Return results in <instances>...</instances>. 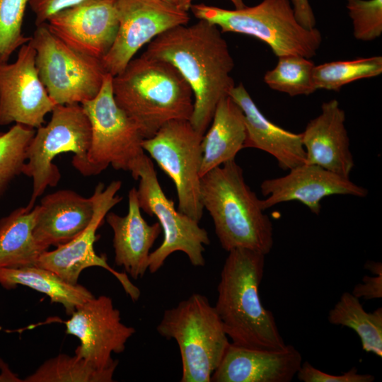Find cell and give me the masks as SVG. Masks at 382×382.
<instances>
[{
	"label": "cell",
	"mask_w": 382,
	"mask_h": 382,
	"mask_svg": "<svg viewBox=\"0 0 382 382\" xmlns=\"http://www.w3.org/2000/svg\"><path fill=\"white\" fill-rule=\"evenodd\" d=\"M45 23L72 49L101 59L117 35V0H84L54 13Z\"/></svg>",
	"instance_id": "cell-16"
},
{
	"label": "cell",
	"mask_w": 382,
	"mask_h": 382,
	"mask_svg": "<svg viewBox=\"0 0 382 382\" xmlns=\"http://www.w3.org/2000/svg\"><path fill=\"white\" fill-rule=\"evenodd\" d=\"M35 129L15 124L0 134V197L11 182L23 173L27 151Z\"/></svg>",
	"instance_id": "cell-30"
},
{
	"label": "cell",
	"mask_w": 382,
	"mask_h": 382,
	"mask_svg": "<svg viewBox=\"0 0 382 382\" xmlns=\"http://www.w3.org/2000/svg\"><path fill=\"white\" fill-rule=\"evenodd\" d=\"M0 382H23L18 374H15L9 368V366L0 358Z\"/></svg>",
	"instance_id": "cell-37"
},
{
	"label": "cell",
	"mask_w": 382,
	"mask_h": 382,
	"mask_svg": "<svg viewBox=\"0 0 382 382\" xmlns=\"http://www.w3.org/2000/svg\"><path fill=\"white\" fill-rule=\"evenodd\" d=\"M210 124L201 142L200 177L227 161L235 160L236 154L244 149L246 137L243 111L229 96L219 101Z\"/></svg>",
	"instance_id": "cell-23"
},
{
	"label": "cell",
	"mask_w": 382,
	"mask_h": 382,
	"mask_svg": "<svg viewBox=\"0 0 382 382\" xmlns=\"http://www.w3.org/2000/svg\"><path fill=\"white\" fill-rule=\"evenodd\" d=\"M130 173L139 180L137 195L140 209L156 216L163 232V242L150 253L149 271L156 272L177 251L185 253L194 267L204 266V246L210 243L208 233L198 221L175 208L161 187L151 158L145 154Z\"/></svg>",
	"instance_id": "cell-10"
},
{
	"label": "cell",
	"mask_w": 382,
	"mask_h": 382,
	"mask_svg": "<svg viewBox=\"0 0 382 382\" xmlns=\"http://www.w3.org/2000/svg\"><path fill=\"white\" fill-rule=\"evenodd\" d=\"M113 375L96 369L75 354H59L43 362L23 382H111Z\"/></svg>",
	"instance_id": "cell-27"
},
{
	"label": "cell",
	"mask_w": 382,
	"mask_h": 382,
	"mask_svg": "<svg viewBox=\"0 0 382 382\" xmlns=\"http://www.w3.org/2000/svg\"><path fill=\"white\" fill-rule=\"evenodd\" d=\"M193 1L194 0H180L179 6L182 9L188 11L191 4H192V3ZM229 1L233 4L235 8H241L245 6L244 4V0H229Z\"/></svg>",
	"instance_id": "cell-38"
},
{
	"label": "cell",
	"mask_w": 382,
	"mask_h": 382,
	"mask_svg": "<svg viewBox=\"0 0 382 382\" xmlns=\"http://www.w3.org/2000/svg\"><path fill=\"white\" fill-rule=\"evenodd\" d=\"M117 35L100 59L106 73L112 76L122 72L144 45L190 20L187 11L163 0H117Z\"/></svg>",
	"instance_id": "cell-13"
},
{
	"label": "cell",
	"mask_w": 382,
	"mask_h": 382,
	"mask_svg": "<svg viewBox=\"0 0 382 382\" xmlns=\"http://www.w3.org/2000/svg\"><path fill=\"white\" fill-rule=\"evenodd\" d=\"M143 54L170 63L187 82L194 96L189 121L204 135L217 103L235 86L234 62L219 28L203 19L178 25L151 40Z\"/></svg>",
	"instance_id": "cell-1"
},
{
	"label": "cell",
	"mask_w": 382,
	"mask_h": 382,
	"mask_svg": "<svg viewBox=\"0 0 382 382\" xmlns=\"http://www.w3.org/2000/svg\"><path fill=\"white\" fill-rule=\"evenodd\" d=\"M117 105L138 126L144 139L166 122L189 120L194 106L192 91L170 63L142 54L112 76Z\"/></svg>",
	"instance_id": "cell-3"
},
{
	"label": "cell",
	"mask_w": 382,
	"mask_h": 382,
	"mask_svg": "<svg viewBox=\"0 0 382 382\" xmlns=\"http://www.w3.org/2000/svg\"><path fill=\"white\" fill-rule=\"evenodd\" d=\"M381 73L382 57L374 56L315 65L313 80L316 90L339 91L345 85L357 80L376 77Z\"/></svg>",
	"instance_id": "cell-28"
},
{
	"label": "cell",
	"mask_w": 382,
	"mask_h": 382,
	"mask_svg": "<svg viewBox=\"0 0 382 382\" xmlns=\"http://www.w3.org/2000/svg\"><path fill=\"white\" fill-rule=\"evenodd\" d=\"M30 43L39 77L56 105L81 104L98 93L107 74L100 59L72 49L45 23L36 26Z\"/></svg>",
	"instance_id": "cell-8"
},
{
	"label": "cell",
	"mask_w": 382,
	"mask_h": 382,
	"mask_svg": "<svg viewBox=\"0 0 382 382\" xmlns=\"http://www.w3.org/2000/svg\"><path fill=\"white\" fill-rule=\"evenodd\" d=\"M228 96L241 108L244 115L246 131L244 148L257 149L270 154L284 170L306 163L301 134L287 131L270 121L242 83L235 85Z\"/></svg>",
	"instance_id": "cell-22"
},
{
	"label": "cell",
	"mask_w": 382,
	"mask_h": 382,
	"mask_svg": "<svg viewBox=\"0 0 382 382\" xmlns=\"http://www.w3.org/2000/svg\"><path fill=\"white\" fill-rule=\"evenodd\" d=\"M301 364V354L291 345L279 349H260L230 342L211 381L290 382Z\"/></svg>",
	"instance_id": "cell-18"
},
{
	"label": "cell",
	"mask_w": 382,
	"mask_h": 382,
	"mask_svg": "<svg viewBox=\"0 0 382 382\" xmlns=\"http://www.w3.org/2000/svg\"><path fill=\"white\" fill-rule=\"evenodd\" d=\"M295 16L301 25L312 29L316 25V18L308 0H290Z\"/></svg>",
	"instance_id": "cell-36"
},
{
	"label": "cell",
	"mask_w": 382,
	"mask_h": 382,
	"mask_svg": "<svg viewBox=\"0 0 382 382\" xmlns=\"http://www.w3.org/2000/svg\"><path fill=\"white\" fill-rule=\"evenodd\" d=\"M163 1H166L167 2L171 3L173 4H176L178 6H179V4L180 2V0H163Z\"/></svg>",
	"instance_id": "cell-39"
},
{
	"label": "cell",
	"mask_w": 382,
	"mask_h": 382,
	"mask_svg": "<svg viewBox=\"0 0 382 382\" xmlns=\"http://www.w3.org/2000/svg\"><path fill=\"white\" fill-rule=\"evenodd\" d=\"M202 137L189 120H174L142 141L144 151L173 182L178 195V210L198 222L204 210L199 175Z\"/></svg>",
	"instance_id": "cell-11"
},
{
	"label": "cell",
	"mask_w": 382,
	"mask_h": 382,
	"mask_svg": "<svg viewBox=\"0 0 382 382\" xmlns=\"http://www.w3.org/2000/svg\"><path fill=\"white\" fill-rule=\"evenodd\" d=\"M29 1L0 0V64L8 62L14 51L30 40L22 30Z\"/></svg>",
	"instance_id": "cell-31"
},
{
	"label": "cell",
	"mask_w": 382,
	"mask_h": 382,
	"mask_svg": "<svg viewBox=\"0 0 382 382\" xmlns=\"http://www.w3.org/2000/svg\"><path fill=\"white\" fill-rule=\"evenodd\" d=\"M0 285L7 290L22 285L39 291L47 296L52 303L62 305L69 316L94 297L85 286L68 283L56 273L37 265L0 268Z\"/></svg>",
	"instance_id": "cell-24"
},
{
	"label": "cell",
	"mask_w": 382,
	"mask_h": 382,
	"mask_svg": "<svg viewBox=\"0 0 382 382\" xmlns=\"http://www.w3.org/2000/svg\"><path fill=\"white\" fill-rule=\"evenodd\" d=\"M121 186L120 180H113L106 187L99 183L91 195L94 212L89 224L67 243L42 253L35 265L51 270L72 284H78L79 276L85 269L91 267L104 268L117 279L127 294L136 301L140 296L139 288L132 283L125 272L112 268L105 255H98L94 250L98 228L110 210L122 199L117 195Z\"/></svg>",
	"instance_id": "cell-12"
},
{
	"label": "cell",
	"mask_w": 382,
	"mask_h": 382,
	"mask_svg": "<svg viewBox=\"0 0 382 382\" xmlns=\"http://www.w3.org/2000/svg\"><path fill=\"white\" fill-rule=\"evenodd\" d=\"M105 219L113 232L115 263L133 279L141 278L149 267L150 250L162 231L160 224H149L143 218L136 187L128 193L127 214L109 212Z\"/></svg>",
	"instance_id": "cell-21"
},
{
	"label": "cell",
	"mask_w": 382,
	"mask_h": 382,
	"mask_svg": "<svg viewBox=\"0 0 382 382\" xmlns=\"http://www.w3.org/2000/svg\"><path fill=\"white\" fill-rule=\"evenodd\" d=\"M357 40L371 41L382 34V0H347Z\"/></svg>",
	"instance_id": "cell-32"
},
{
	"label": "cell",
	"mask_w": 382,
	"mask_h": 382,
	"mask_svg": "<svg viewBox=\"0 0 382 382\" xmlns=\"http://www.w3.org/2000/svg\"><path fill=\"white\" fill-rule=\"evenodd\" d=\"M36 207L33 235L42 252L71 241L89 224L94 212L92 196L66 189L46 195Z\"/></svg>",
	"instance_id": "cell-20"
},
{
	"label": "cell",
	"mask_w": 382,
	"mask_h": 382,
	"mask_svg": "<svg viewBox=\"0 0 382 382\" xmlns=\"http://www.w3.org/2000/svg\"><path fill=\"white\" fill-rule=\"evenodd\" d=\"M156 330L178 345L181 382H210L231 342L214 306L198 293L166 310Z\"/></svg>",
	"instance_id": "cell-6"
},
{
	"label": "cell",
	"mask_w": 382,
	"mask_h": 382,
	"mask_svg": "<svg viewBox=\"0 0 382 382\" xmlns=\"http://www.w3.org/2000/svg\"><path fill=\"white\" fill-rule=\"evenodd\" d=\"M70 316L64 322L65 332L79 340L75 354L100 371L114 374L118 361L112 358V354L125 351L135 329L122 322L120 311L105 295L93 297Z\"/></svg>",
	"instance_id": "cell-14"
},
{
	"label": "cell",
	"mask_w": 382,
	"mask_h": 382,
	"mask_svg": "<svg viewBox=\"0 0 382 382\" xmlns=\"http://www.w3.org/2000/svg\"><path fill=\"white\" fill-rule=\"evenodd\" d=\"M198 19L216 25L221 33L255 37L277 57L316 55L323 37L316 28L308 29L297 21L290 0H262L253 6L226 9L204 4H191Z\"/></svg>",
	"instance_id": "cell-5"
},
{
	"label": "cell",
	"mask_w": 382,
	"mask_h": 382,
	"mask_svg": "<svg viewBox=\"0 0 382 382\" xmlns=\"http://www.w3.org/2000/svg\"><path fill=\"white\" fill-rule=\"evenodd\" d=\"M36 212L27 204L0 219V268L36 264L43 253L33 235Z\"/></svg>",
	"instance_id": "cell-25"
},
{
	"label": "cell",
	"mask_w": 382,
	"mask_h": 382,
	"mask_svg": "<svg viewBox=\"0 0 382 382\" xmlns=\"http://www.w3.org/2000/svg\"><path fill=\"white\" fill-rule=\"evenodd\" d=\"M328 320L330 324L353 330L359 336L364 351L382 357L381 307L367 312L359 299L346 291L328 312Z\"/></svg>",
	"instance_id": "cell-26"
},
{
	"label": "cell",
	"mask_w": 382,
	"mask_h": 382,
	"mask_svg": "<svg viewBox=\"0 0 382 382\" xmlns=\"http://www.w3.org/2000/svg\"><path fill=\"white\" fill-rule=\"evenodd\" d=\"M315 64L300 55L278 57L276 66L264 75L265 83L272 90L290 96H308L316 91L313 80Z\"/></svg>",
	"instance_id": "cell-29"
},
{
	"label": "cell",
	"mask_w": 382,
	"mask_h": 382,
	"mask_svg": "<svg viewBox=\"0 0 382 382\" xmlns=\"http://www.w3.org/2000/svg\"><path fill=\"white\" fill-rule=\"evenodd\" d=\"M228 253L217 286L215 310L231 342L260 349H279L286 345L272 312L259 294L265 255L249 249Z\"/></svg>",
	"instance_id": "cell-2"
},
{
	"label": "cell",
	"mask_w": 382,
	"mask_h": 382,
	"mask_svg": "<svg viewBox=\"0 0 382 382\" xmlns=\"http://www.w3.org/2000/svg\"><path fill=\"white\" fill-rule=\"evenodd\" d=\"M84 0H30L29 6L35 16V25L47 22L54 13Z\"/></svg>",
	"instance_id": "cell-34"
},
{
	"label": "cell",
	"mask_w": 382,
	"mask_h": 382,
	"mask_svg": "<svg viewBox=\"0 0 382 382\" xmlns=\"http://www.w3.org/2000/svg\"><path fill=\"white\" fill-rule=\"evenodd\" d=\"M200 199L224 250L245 248L265 255L270 253L274 244L272 223L235 160L201 177Z\"/></svg>",
	"instance_id": "cell-4"
},
{
	"label": "cell",
	"mask_w": 382,
	"mask_h": 382,
	"mask_svg": "<svg viewBox=\"0 0 382 382\" xmlns=\"http://www.w3.org/2000/svg\"><path fill=\"white\" fill-rule=\"evenodd\" d=\"M112 76L107 73L98 93L81 105L91 125V137L87 161L90 176L111 165L131 172L145 155L144 137L138 126L116 103Z\"/></svg>",
	"instance_id": "cell-9"
},
{
	"label": "cell",
	"mask_w": 382,
	"mask_h": 382,
	"mask_svg": "<svg viewBox=\"0 0 382 382\" xmlns=\"http://www.w3.org/2000/svg\"><path fill=\"white\" fill-rule=\"evenodd\" d=\"M46 125L37 128L27 151L23 174L33 180L28 205L48 187H55L61 179L54 158L72 152V166L83 176H90L87 154L91 144V125L81 104L56 105Z\"/></svg>",
	"instance_id": "cell-7"
},
{
	"label": "cell",
	"mask_w": 382,
	"mask_h": 382,
	"mask_svg": "<svg viewBox=\"0 0 382 382\" xmlns=\"http://www.w3.org/2000/svg\"><path fill=\"white\" fill-rule=\"evenodd\" d=\"M345 122V111L332 99L322 104L320 113L300 134L306 163L349 178L354 162Z\"/></svg>",
	"instance_id": "cell-19"
},
{
	"label": "cell",
	"mask_w": 382,
	"mask_h": 382,
	"mask_svg": "<svg viewBox=\"0 0 382 382\" xmlns=\"http://www.w3.org/2000/svg\"><path fill=\"white\" fill-rule=\"evenodd\" d=\"M55 105L39 77L29 41L15 62L0 64V125L15 122L37 129Z\"/></svg>",
	"instance_id": "cell-15"
},
{
	"label": "cell",
	"mask_w": 382,
	"mask_h": 382,
	"mask_svg": "<svg viewBox=\"0 0 382 382\" xmlns=\"http://www.w3.org/2000/svg\"><path fill=\"white\" fill-rule=\"evenodd\" d=\"M374 276L365 275L361 283L356 284L351 292L354 296L364 300L382 298V272Z\"/></svg>",
	"instance_id": "cell-35"
},
{
	"label": "cell",
	"mask_w": 382,
	"mask_h": 382,
	"mask_svg": "<svg viewBox=\"0 0 382 382\" xmlns=\"http://www.w3.org/2000/svg\"><path fill=\"white\" fill-rule=\"evenodd\" d=\"M296 377L303 382H373L375 380L374 375L361 374L357 367H352L342 374L334 375L314 367L308 361L302 362Z\"/></svg>",
	"instance_id": "cell-33"
},
{
	"label": "cell",
	"mask_w": 382,
	"mask_h": 382,
	"mask_svg": "<svg viewBox=\"0 0 382 382\" xmlns=\"http://www.w3.org/2000/svg\"><path fill=\"white\" fill-rule=\"evenodd\" d=\"M288 174L265 180L260 185L265 199L260 206L266 210L277 204L298 201L318 215L321 200L334 195L365 197L368 190L319 166L304 163L289 170Z\"/></svg>",
	"instance_id": "cell-17"
},
{
	"label": "cell",
	"mask_w": 382,
	"mask_h": 382,
	"mask_svg": "<svg viewBox=\"0 0 382 382\" xmlns=\"http://www.w3.org/2000/svg\"><path fill=\"white\" fill-rule=\"evenodd\" d=\"M1 133H2V132H0V134H1Z\"/></svg>",
	"instance_id": "cell-40"
}]
</instances>
